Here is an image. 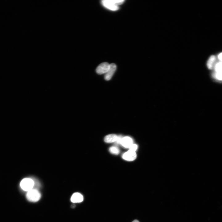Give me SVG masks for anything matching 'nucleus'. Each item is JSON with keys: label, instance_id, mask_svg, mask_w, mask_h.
Segmentation results:
<instances>
[{"label": "nucleus", "instance_id": "nucleus-14", "mask_svg": "<svg viewBox=\"0 0 222 222\" xmlns=\"http://www.w3.org/2000/svg\"><path fill=\"white\" fill-rule=\"evenodd\" d=\"M138 148V146L136 144H133L129 148L130 150L135 152Z\"/></svg>", "mask_w": 222, "mask_h": 222}, {"label": "nucleus", "instance_id": "nucleus-8", "mask_svg": "<svg viewBox=\"0 0 222 222\" xmlns=\"http://www.w3.org/2000/svg\"><path fill=\"white\" fill-rule=\"evenodd\" d=\"M101 3L104 7L110 10L115 11L119 9L118 6L113 5L108 0H102L101 1Z\"/></svg>", "mask_w": 222, "mask_h": 222}, {"label": "nucleus", "instance_id": "nucleus-11", "mask_svg": "<svg viewBox=\"0 0 222 222\" xmlns=\"http://www.w3.org/2000/svg\"><path fill=\"white\" fill-rule=\"evenodd\" d=\"M109 152L112 154L115 155L118 154L120 152L119 148L115 146L111 147L109 149Z\"/></svg>", "mask_w": 222, "mask_h": 222}, {"label": "nucleus", "instance_id": "nucleus-2", "mask_svg": "<svg viewBox=\"0 0 222 222\" xmlns=\"http://www.w3.org/2000/svg\"><path fill=\"white\" fill-rule=\"evenodd\" d=\"M26 196L29 201L35 202L40 199L41 195L37 189L33 188L27 192Z\"/></svg>", "mask_w": 222, "mask_h": 222}, {"label": "nucleus", "instance_id": "nucleus-7", "mask_svg": "<svg viewBox=\"0 0 222 222\" xmlns=\"http://www.w3.org/2000/svg\"><path fill=\"white\" fill-rule=\"evenodd\" d=\"M84 199L83 196L78 192L74 193L72 196L71 201L74 203H79L82 202Z\"/></svg>", "mask_w": 222, "mask_h": 222}, {"label": "nucleus", "instance_id": "nucleus-13", "mask_svg": "<svg viewBox=\"0 0 222 222\" xmlns=\"http://www.w3.org/2000/svg\"><path fill=\"white\" fill-rule=\"evenodd\" d=\"M214 68L216 72L222 71V62L216 63L215 66Z\"/></svg>", "mask_w": 222, "mask_h": 222}, {"label": "nucleus", "instance_id": "nucleus-15", "mask_svg": "<svg viewBox=\"0 0 222 222\" xmlns=\"http://www.w3.org/2000/svg\"><path fill=\"white\" fill-rule=\"evenodd\" d=\"M122 138H123L121 136L119 135L117 136V139L116 141L115 142L117 144H121Z\"/></svg>", "mask_w": 222, "mask_h": 222}, {"label": "nucleus", "instance_id": "nucleus-9", "mask_svg": "<svg viewBox=\"0 0 222 222\" xmlns=\"http://www.w3.org/2000/svg\"><path fill=\"white\" fill-rule=\"evenodd\" d=\"M117 138V136L114 134H111L108 135L104 138V141L105 142L108 143L115 142Z\"/></svg>", "mask_w": 222, "mask_h": 222}, {"label": "nucleus", "instance_id": "nucleus-6", "mask_svg": "<svg viewBox=\"0 0 222 222\" xmlns=\"http://www.w3.org/2000/svg\"><path fill=\"white\" fill-rule=\"evenodd\" d=\"M133 144V140L130 137L126 136L122 138L121 144L124 147L129 148Z\"/></svg>", "mask_w": 222, "mask_h": 222}, {"label": "nucleus", "instance_id": "nucleus-3", "mask_svg": "<svg viewBox=\"0 0 222 222\" xmlns=\"http://www.w3.org/2000/svg\"><path fill=\"white\" fill-rule=\"evenodd\" d=\"M110 66V64L107 62L102 63L100 64L96 69L97 73L99 74L106 73L108 71Z\"/></svg>", "mask_w": 222, "mask_h": 222}, {"label": "nucleus", "instance_id": "nucleus-5", "mask_svg": "<svg viewBox=\"0 0 222 222\" xmlns=\"http://www.w3.org/2000/svg\"><path fill=\"white\" fill-rule=\"evenodd\" d=\"M136 157L135 152L130 150L125 153L122 156L123 159L128 161H133L136 159Z\"/></svg>", "mask_w": 222, "mask_h": 222}, {"label": "nucleus", "instance_id": "nucleus-17", "mask_svg": "<svg viewBox=\"0 0 222 222\" xmlns=\"http://www.w3.org/2000/svg\"><path fill=\"white\" fill-rule=\"evenodd\" d=\"M132 222H139L138 220H133Z\"/></svg>", "mask_w": 222, "mask_h": 222}, {"label": "nucleus", "instance_id": "nucleus-10", "mask_svg": "<svg viewBox=\"0 0 222 222\" xmlns=\"http://www.w3.org/2000/svg\"><path fill=\"white\" fill-rule=\"evenodd\" d=\"M216 60V56L213 55L211 56L208 60L207 65L208 68L209 69H212Z\"/></svg>", "mask_w": 222, "mask_h": 222}, {"label": "nucleus", "instance_id": "nucleus-1", "mask_svg": "<svg viewBox=\"0 0 222 222\" xmlns=\"http://www.w3.org/2000/svg\"><path fill=\"white\" fill-rule=\"evenodd\" d=\"M35 184V182L32 179L25 178L21 181L20 186L23 190L27 192L33 189Z\"/></svg>", "mask_w": 222, "mask_h": 222}, {"label": "nucleus", "instance_id": "nucleus-12", "mask_svg": "<svg viewBox=\"0 0 222 222\" xmlns=\"http://www.w3.org/2000/svg\"><path fill=\"white\" fill-rule=\"evenodd\" d=\"M213 77L217 80H222V71L216 72L213 74Z\"/></svg>", "mask_w": 222, "mask_h": 222}, {"label": "nucleus", "instance_id": "nucleus-4", "mask_svg": "<svg viewBox=\"0 0 222 222\" xmlns=\"http://www.w3.org/2000/svg\"><path fill=\"white\" fill-rule=\"evenodd\" d=\"M116 69V65L115 64L112 63L110 64L109 68L108 71L105 74V79L106 80H110Z\"/></svg>", "mask_w": 222, "mask_h": 222}, {"label": "nucleus", "instance_id": "nucleus-16", "mask_svg": "<svg viewBox=\"0 0 222 222\" xmlns=\"http://www.w3.org/2000/svg\"><path fill=\"white\" fill-rule=\"evenodd\" d=\"M218 59L222 62V52L219 54L218 56Z\"/></svg>", "mask_w": 222, "mask_h": 222}]
</instances>
